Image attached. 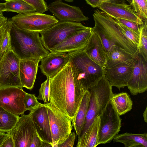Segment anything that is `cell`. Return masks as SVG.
<instances>
[{
  "mask_svg": "<svg viewBox=\"0 0 147 147\" xmlns=\"http://www.w3.org/2000/svg\"><path fill=\"white\" fill-rule=\"evenodd\" d=\"M49 80V102L72 122L87 89L77 80L69 62Z\"/></svg>",
  "mask_w": 147,
  "mask_h": 147,
  "instance_id": "obj_1",
  "label": "cell"
},
{
  "mask_svg": "<svg viewBox=\"0 0 147 147\" xmlns=\"http://www.w3.org/2000/svg\"><path fill=\"white\" fill-rule=\"evenodd\" d=\"M93 17L95 25L92 29L100 37L107 53L115 47L134 56L138 55L137 47L126 36L115 19L98 9Z\"/></svg>",
  "mask_w": 147,
  "mask_h": 147,
  "instance_id": "obj_2",
  "label": "cell"
},
{
  "mask_svg": "<svg viewBox=\"0 0 147 147\" xmlns=\"http://www.w3.org/2000/svg\"><path fill=\"white\" fill-rule=\"evenodd\" d=\"M10 36L11 50L20 59L41 61L49 52L43 45L38 32L21 29L12 23Z\"/></svg>",
  "mask_w": 147,
  "mask_h": 147,
  "instance_id": "obj_3",
  "label": "cell"
},
{
  "mask_svg": "<svg viewBox=\"0 0 147 147\" xmlns=\"http://www.w3.org/2000/svg\"><path fill=\"white\" fill-rule=\"evenodd\" d=\"M69 63L77 80L87 89L104 76V69L82 50L68 53Z\"/></svg>",
  "mask_w": 147,
  "mask_h": 147,
  "instance_id": "obj_4",
  "label": "cell"
},
{
  "mask_svg": "<svg viewBox=\"0 0 147 147\" xmlns=\"http://www.w3.org/2000/svg\"><path fill=\"white\" fill-rule=\"evenodd\" d=\"M87 89L90 94L89 106L84 128L80 138L87 131L95 118L103 111L113 93L112 86L104 75Z\"/></svg>",
  "mask_w": 147,
  "mask_h": 147,
  "instance_id": "obj_5",
  "label": "cell"
},
{
  "mask_svg": "<svg viewBox=\"0 0 147 147\" xmlns=\"http://www.w3.org/2000/svg\"><path fill=\"white\" fill-rule=\"evenodd\" d=\"M88 27L80 23L59 21L39 33L43 45L50 52L67 38Z\"/></svg>",
  "mask_w": 147,
  "mask_h": 147,
  "instance_id": "obj_6",
  "label": "cell"
},
{
  "mask_svg": "<svg viewBox=\"0 0 147 147\" xmlns=\"http://www.w3.org/2000/svg\"><path fill=\"white\" fill-rule=\"evenodd\" d=\"M47 108L51 133L53 147L63 141L71 132L73 125L70 119L50 102Z\"/></svg>",
  "mask_w": 147,
  "mask_h": 147,
  "instance_id": "obj_7",
  "label": "cell"
},
{
  "mask_svg": "<svg viewBox=\"0 0 147 147\" xmlns=\"http://www.w3.org/2000/svg\"><path fill=\"white\" fill-rule=\"evenodd\" d=\"M98 144L110 143L120 131L121 119L109 102L99 115Z\"/></svg>",
  "mask_w": 147,
  "mask_h": 147,
  "instance_id": "obj_8",
  "label": "cell"
},
{
  "mask_svg": "<svg viewBox=\"0 0 147 147\" xmlns=\"http://www.w3.org/2000/svg\"><path fill=\"white\" fill-rule=\"evenodd\" d=\"M11 20L20 29L39 33L59 21L55 16L36 11L18 14L13 17Z\"/></svg>",
  "mask_w": 147,
  "mask_h": 147,
  "instance_id": "obj_9",
  "label": "cell"
},
{
  "mask_svg": "<svg viewBox=\"0 0 147 147\" xmlns=\"http://www.w3.org/2000/svg\"><path fill=\"white\" fill-rule=\"evenodd\" d=\"M20 59L11 50L0 62V89L11 87L22 88L19 75Z\"/></svg>",
  "mask_w": 147,
  "mask_h": 147,
  "instance_id": "obj_10",
  "label": "cell"
},
{
  "mask_svg": "<svg viewBox=\"0 0 147 147\" xmlns=\"http://www.w3.org/2000/svg\"><path fill=\"white\" fill-rule=\"evenodd\" d=\"M16 124L8 133L13 140L15 147H30L31 143L37 132L32 114L29 112L21 115Z\"/></svg>",
  "mask_w": 147,
  "mask_h": 147,
  "instance_id": "obj_11",
  "label": "cell"
},
{
  "mask_svg": "<svg viewBox=\"0 0 147 147\" xmlns=\"http://www.w3.org/2000/svg\"><path fill=\"white\" fill-rule=\"evenodd\" d=\"M26 92L18 87L0 89V106L9 112L19 116L26 111L24 105Z\"/></svg>",
  "mask_w": 147,
  "mask_h": 147,
  "instance_id": "obj_12",
  "label": "cell"
},
{
  "mask_svg": "<svg viewBox=\"0 0 147 147\" xmlns=\"http://www.w3.org/2000/svg\"><path fill=\"white\" fill-rule=\"evenodd\" d=\"M132 95L144 93L147 90V61L138 53L134 61L133 73L127 86Z\"/></svg>",
  "mask_w": 147,
  "mask_h": 147,
  "instance_id": "obj_13",
  "label": "cell"
},
{
  "mask_svg": "<svg viewBox=\"0 0 147 147\" xmlns=\"http://www.w3.org/2000/svg\"><path fill=\"white\" fill-rule=\"evenodd\" d=\"M98 7L114 19L129 20L137 23L140 25L144 22V20L134 11L131 5L127 4L125 2L121 3L105 2Z\"/></svg>",
  "mask_w": 147,
  "mask_h": 147,
  "instance_id": "obj_14",
  "label": "cell"
},
{
  "mask_svg": "<svg viewBox=\"0 0 147 147\" xmlns=\"http://www.w3.org/2000/svg\"><path fill=\"white\" fill-rule=\"evenodd\" d=\"M48 9L59 21L80 23L87 21L88 18L83 14L80 8L56 0L47 5Z\"/></svg>",
  "mask_w": 147,
  "mask_h": 147,
  "instance_id": "obj_15",
  "label": "cell"
},
{
  "mask_svg": "<svg viewBox=\"0 0 147 147\" xmlns=\"http://www.w3.org/2000/svg\"><path fill=\"white\" fill-rule=\"evenodd\" d=\"M69 59L68 53L49 52L41 60L39 67L47 78H50L63 68L69 63Z\"/></svg>",
  "mask_w": 147,
  "mask_h": 147,
  "instance_id": "obj_16",
  "label": "cell"
},
{
  "mask_svg": "<svg viewBox=\"0 0 147 147\" xmlns=\"http://www.w3.org/2000/svg\"><path fill=\"white\" fill-rule=\"evenodd\" d=\"M92 31V28L88 27L67 38L50 52L69 53L82 50L86 45Z\"/></svg>",
  "mask_w": 147,
  "mask_h": 147,
  "instance_id": "obj_17",
  "label": "cell"
},
{
  "mask_svg": "<svg viewBox=\"0 0 147 147\" xmlns=\"http://www.w3.org/2000/svg\"><path fill=\"white\" fill-rule=\"evenodd\" d=\"M134 66L124 63L104 69V75L113 86L119 90L127 86L133 73Z\"/></svg>",
  "mask_w": 147,
  "mask_h": 147,
  "instance_id": "obj_18",
  "label": "cell"
},
{
  "mask_svg": "<svg viewBox=\"0 0 147 147\" xmlns=\"http://www.w3.org/2000/svg\"><path fill=\"white\" fill-rule=\"evenodd\" d=\"M30 112L32 113L38 136L42 141L49 143L52 146L49 120L45 104H42L38 107Z\"/></svg>",
  "mask_w": 147,
  "mask_h": 147,
  "instance_id": "obj_19",
  "label": "cell"
},
{
  "mask_svg": "<svg viewBox=\"0 0 147 147\" xmlns=\"http://www.w3.org/2000/svg\"><path fill=\"white\" fill-rule=\"evenodd\" d=\"M83 50L91 60L105 68L107 52L100 37L93 30Z\"/></svg>",
  "mask_w": 147,
  "mask_h": 147,
  "instance_id": "obj_20",
  "label": "cell"
},
{
  "mask_svg": "<svg viewBox=\"0 0 147 147\" xmlns=\"http://www.w3.org/2000/svg\"><path fill=\"white\" fill-rule=\"evenodd\" d=\"M40 60L20 59L19 75L23 88L31 90L34 87Z\"/></svg>",
  "mask_w": 147,
  "mask_h": 147,
  "instance_id": "obj_21",
  "label": "cell"
},
{
  "mask_svg": "<svg viewBox=\"0 0 147 147\" xmlns=\"http://www.w3.org/2000/svg\"><path fill=\"white\" fill-rule=\"evenodd\" d=\"M137 56L119 48L114 47L107 53L105 68L111 67L121 63L134 66V59Z\"/></svg>",
  "mask_w": 147,
  "mask_h": 147,
  "instance_id": "obj_22",
  "label": "cell"
},
{
  "mask_svg": "<svg viewBox=\"0 0 147 147\" xmlns=\"http://www.w3.org/2000/svg\"><path fill=\"white\" fill-rule=\"evenodd\" d=\"M100 124L99 115L95 118L86 133L80 138L77 147H96L98 143Z\"/></svg>",
  "mask_w": 147,
  "mask_h": 147,
  "instance_id": "obj_23",
  "label": "cell"
},
{
  "mask_svg": "<svg viewBox=\"0 0 147 147\" xmlns=\"http://www.w3.org/2000/svg\"><path fill=\"white\" fill-rule=\"evenodd\" d=\"M90 95V93L87 89L82 98L77 114L71 122L78 138L80 137L84 128L89 106Z\"/></svg>",
  "mask_w": 147,
  "mask_h": 147,
  "instance_id": "obj_24",
  "label": "cell"
},
{
  "mask_svg": "<svg viewBox=\"0 0 147 147\" xmlns=\"http://www.w3.org/2000/svg\"><path fill=\"white\" fill-rule=\"evenodd\" d=\"M114 142L123 144L125 147H147V134L126 132L117 135L113 139Z\"/></svg>",
  "mask_w": 147,
  "mask_h": 147,
  "instance_id": "obj_25",
  "label": "cell"
},
{
  "mask_svg": "<svg viewBox=\"0 0 147 147\" xmlns=\"http://www.w3.org/2000/svg\"><path fill=\"white\" fill-rule=\"evenodd\" d=\"M110 102L119 116L125 115L132 109L133 101L129 95L126 92L113 93Z\"/></svg>",
  "mask_w": 147,
  "mask_h": 147,
  "instance_id": "obj_26",
  "label": "cell"
},
{
  "mask_svg": "<svg viewBox=\"0 0 147 147\" xmlns=\"http://www.w3.org/2000/svg\"><path fill=\"white\" fill-rule=\"evenodd\" d=\"M20 116L7 111L0 106V131L8 133L13 128Z\"/></svg>",
  "mask_w": 147,
  "mask_h": 147,
  "instance_id": "obj_27",
  "label": "cell"
},
{
  "mask_svg": "<svg viewBox=\"0 0 147 147\" xmlns=\"http://www.w3.org/2000/svg\"><path fill=\"white\" fill-rule=\"evenodd\" d=\"M5 11L24 14L36 11L31 5L23 0H13L5 2Z\"/></svg>",
  "mask_w": 147,
  "mask_h": 147,
  "instance_id": "obj_28",
  "label": "cell"
},
{
  "mask_svg": "<svg viewBox=\"0 0 147 147\" xmlns=\"http://www.w3.org/2000/svg\"><path fill=\"white\" fill-rule=\"evenodd\" d=\"M140 41L138 47L139 53L147 61V19L140 25Z\"/></svg>",
  "mask_w": 147,
  "mask_h": 147,
  "instance_id": "obj_29",
  "label": "cell"
},
{
  "mask_svg": "<svg viewBox=\"0 0 147 147\" xmlns=\"http://www.w3.org/2000/svg\"><path fill=\"white\" fill-rule=\"evenodd\" d=\"M12 22L11 19L0 13V62L4 57L1 51V47L3 42L7 35L10 32Z\"/></svg>",
  "mask_w": 147,
  "mask_h": 147,
  "instance_id": "obj_30",
  "label": "cell"
},
{
  "mask_svg": "<svg viewBox=\"0 0 147 147\" xmlns=\"http://www.w3.org/2000/svg\"><path fill=\"white\" fill-rule=\"evenodd\" d=\"M130 5L144 20L147 19V0H131Z\"/></svg>",
  "mask_w": 147,
  "mask_h": 147,
  "instance_id": "obj_31",
  "label": "cell"
},
{
  "mask_svg": "<svg viewBox=\"0 0 147 147\" xmlns=\"http://www.w3.org/2000/svg\"><path fill=\"white\" fill-rule=\"evenodd\" d=\"M24 102L26 111H29V112H32L42 104L38 102L34 94L26 92L25 95Z\"/></svg>",
  "mask_w": 147,
  "mask_h": 147,
  "instance_id": "obj_32",
  "label": "cell"
},
{
  "mask_svg": "<svg viewBox=\"0 0 147 147\" xmlns=\"http://www.w3.org/2000/svg\"><path fill=\"white\" fill-rule=\"evenodd\" d=\"M50 80L49 78L47 79L41 85L39 90V94L36 97L37 100H42L44 104L49 102Z\"/></svg>",
  "mask_w": 147,
  "mask_h": 147,
  "instance_id": "obj_33",
  "label": "cell"
},
{
  "mask_svg": "<svg viewBox=\"0 0 147 147\" xmlns=\"http://www.w3.org/2000/svg\"><path fill=\"white\" fill-rule=\"evenodd\" d=\"M118 24L126 36L131 41L135 44L138 48L140 41V34L122 24L119 23Z\"/></svg>",
  "mask_w": 147,
  "mask_h": 147,
  "instance_id": "obj_34",
  "label": "cell"
},
{
  "mask_svg": "<svg viewBox=\"0 0 147 147\" xmlns=\"http://www.w3.org/2000/svg\"><path fill=\"white\" fill-rule=\"evenodd\" d=\"M33 7L36 11L43 13L48 10L47 5L44 0H23Z\"/></svg>",
  "mask_w": 147,
  "mask_h": 147,
  "instance_id": "obj_35",
  "label": "cell"
},
{
  "mask_svg": "<svg viewBox=\"0 0 147 147\" xmlns=\"http://www.w3.org/2000/svg\"><path fill=\"white\" fill-rule=\"evenodd\" d=\"M118 23L123 25L127 28L132 30L138 34H140V25L137 23L126 20L115 19Z\"/></svg>",
  "mask_w": 147,
  "mask_h": 147,
  "instance_id": "obj_36",
  "label": "cell"
},
{
  "mask_svg": "<svg viewBox=\"0 0 147 147\" xmlns=\"http://www.w3.org/2000/svg\"><path fill=\"white\" fill-rule=\"evenodd\" d=\"M74 132H71L67 137L62 142L57 144L55 147H72L76 139Z\"/></svg>",
  "mask_w": 147,
  "mask_h": 147,
  "instance_id": "obj_37",
  "label": "cell"
},
{
  "mask_svg": "<svg viewBox=\"0 0 147 147\" xmlns=\"http://www.w3.org/2000/svg\"><path fill=\"white\" fill-rule=\"evenodd\" d=\"M8 134L1 147H15L14 142L11 136L9 133Z\"/></svg>",
  "mask_w": 147,
  "mask_h": 147,
  "instance_id": "obj_38",
  "label": "cell"
},
{
  "mask_svg": "<svg viewBox=\"0 0 147 147\" xmlns=\"http://www.w3.org/2000/svg\"><path fill=\"white\" fill-rule=\"evenodd\" d=\"M86 3L93 8L98 7L102 3L109 2L108 0H85Z\"/></svg>",
  "mask_w": 147,
  "mask_h": 147,
  "instance_id": "obj_39",
  "label": "cell"
},
{
  "mask_svg": "<svg viewBox=\"0 0 147 147\" xmlns=\"http://www.w3.org/2000/svg\"><path fill=\"white\" fill-rule=\"evenodd\" d=\"M8 134V133H5V132L0 131V147Z\"/></svg>",
  "mask_w": 147,
  "mask_h": 147,
  "instance_id": "obj_40",
  "label": "cell"
},
{
  "mask_svg": "<svg viewBox=\"0 0 147 147\" xmlns=\"http://www.w3.org/2000/svg\"><path fill=\"white\" fill-rule=\"evenodd\" d=\"M147 108L146 106L145 109L143 113V117L144 120V122L146 123L147 122Z\"/></svg>",
  "mask_w": 147,
  "mask_h": 147,
  "instance_id": "obj_41",
  "label": "cell"
},
{
  "mask_svg": "<svg viewBox=\"0 0 147 147\" xmlns=\"http://www.w3.org/2000/svg\"><path fill=\"white\" fill-rule=\"evenodd\" d=\"M5 3H0V13L5 11Z\"/></svg>",
  "mask_w": 147,
  "mask_h": 147,
  "instance_id": "obj_42",
  "label": "cell"
},
{
  "mask_svg": "<svg viewBox=\"0 0 147 147\" xmlns=\"http://www.w3.org/2000/svg\"><path fill=\"white\" fill-rule=\"evenodd\" d=\"M109 2L117 3H121L125 2V0H108Z\"/></svg>",
  "mask_w": 147,
  "mask_h": 147,
  "instance_id": "obj_43",
  "label": "cell"
},
{
  "mask_svg": "<svg viewBox=\"0 0 147 147\" xmlns=\"http://www.w3.org/2000/svg\"><path fill=\"white\" fill-rule=\"evenodd\" d=\"M59 0V1H60L63 0V1H67V2H73V1H74L76 0Z\"/></svg>",
  "mask_w": 147,
  "mask_h": 147,
  "instance_id": "obj_44",
  "label": "cell"
},
{
  "mask_svg": "<svg viewBox=\"0 0 147 147\" xmlns=\"http://www.w3.org/2000/svg\"><path fill=\"white\" fill-rule=\"evenodd\" d=\"M129 3L131 4V0H126Z\"/></svg>",
  "mask_w": 147,
  "mask_h": 147,
  "instance_id": "obj_45",
  "label": "cell"
},
{
  "mask_svg": "<svg viewBox=\"0 0 147 147\" xmlns=\"http://www.w3.org/2000/svg\"><path fill=\"white\" fill-rule=\"evenodd\" d=\"M5 1H10L13 0H4Z\"/></svg>",
  "mask_w": 147,
  "mask_h": 147,
  "instance_id": "obj_46",
  "label": "cell"
}]
</instances>
